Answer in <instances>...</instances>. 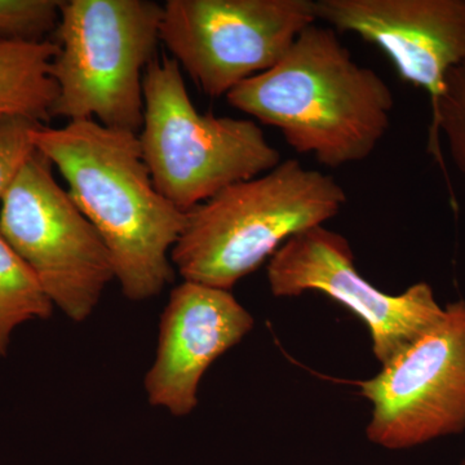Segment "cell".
Wrapping results in <instances>:
<instances>
[{"label":"cell","instance_id":"1","mask_svg":"<svg viewBox=\"0 0 465 465\" xmlns=\"http://www.w3.org/2000/svg\"><path fill=\"white\" fill-rule=\"evenodd\" d=\"M33 140L103 238L125 298L158 296L173 281L171 252L186 213L155 188L139 134L82 119L58 128L43 124Z\"/></svg>","mask_w":465,"mask_h":465},{"label":"cell","instance_id":"2","mask_svg":"<svg viewBox=\"0 0 465 465\" xmlns=\"http://www.w3.org/2000/svg\"><path fill=\"white\" fill-rule=\"evenodd\" d=\"M232 108L272 125L300 154L339 168L371 157L390 131L394 94L360 65L330 26H308L282 60L226 94Z\"/></svg>","mask_w":465,"mask_h":465},{"label":"cell","instance_id":"3","mask_svg":"<svg viewBox=\"0 0 465 465\" xmlns=\"http://www.w3.org/2000/svg\"><path fill=\"white\" fill-rule=\"evenodd\" d=\"M345 203L331 174L287 159L186 213L171 262L183 281L231 291L290 238L323 225Z\"/></svg>","mask_w":465,"mask_h":465},{"label":"cell","instance_id":"4","mask_svg":"<svg viewBox=\"0 0 465 465\" xmlns=\"http://www.w3.org/2000/svg\"><path fill=\"white\" fill-rule=\"evenodd\" d=\"M139 142L155 188L183 213L282 162L252 119L201 114L171 56L155 57L143 76Z\"/></svg>","mask_w":465,"mask_h":465},{"label":"cell","instance_id":"5","mask_svg":"<svg viewBox=\"0 0 465 465\" xmlns=\"http://www.w3.org/2000/svg\"><path fill=\"white\" fill-rule=\"evenodd\" d=\"M163 5L150 0H66L54 33L51 118L92 119L137 134L143 76L157 57Z\"/></svg>","mask_w":465,"mask_h":465},{"label":"cell","instance_id":"6","mask_svg":"<svg viewBox=\"0 0 465 465\" xmlns=\"http://www.w3.org/2000/svg\"><path fill=\"white\" fill-rule=\"evenodd\" d=\"M36 150L0 202V232L74 322L94 313L115 280L103 238Z\"/></svg>","mask_w":465,"mask_h":465},{"label":"cell","instance_id":"7","mask_svg":"<svg viewBox=\"0 0 465 465\" xmlns=\"http://www.w3.org/2000/svg\"><path fill=\"white\" fill-rule=\"evenodd\" d=\"M316 23L314 0H167L161 43L204 94L226 97Z\"/></svg>","mask_w":465,"mask_h":465},{"label":"cell","instance_id":"8","mask_svg":"<svg viewBox=\"0 0 465 465\" xmlns=\"http://www.w3.org/2000/svg\"><path fill=\"white\" fill-rule=\"evenodd\" d=\"M372 406L367 437L402 450L465 430V300L401 351L381 371L361 381Z\"/></svg>","mask_w":465,"mask_h":465},{"label":"cell","instance_id":"9","mask_svg":"<svg viewBox=\"0 0 465 465\" xmlns=\"http://www.w3.org/2000/svg\"><path fill=\"white\" fill-rule=\"evenodd\" d=\"M268 282L277 298L307 291L329 296L365 322L381 366L391 362L443 316L428 283L390 295L358 273L347 238L323 225L293 235L269 259Z\"/></svg>","mask_w":465,"mask_h":465},{"label":"cell","instance_id":"10","mask_svg":"<svg viewBox=\"0 0 465 465\" xmlns=\"http://www.w3.org/2000/svg\"><path fill=\"white\" fill-rule=\"evenodd\" d=\"M317 21L357 34L421 88L433 109L449 73L465 63V0H314Z\"/></svg>","mask_w":465,"mask_h":465},{"label":"cell","instance_id":"11","mask_svg":"<svg viewBox=\"0 0 465 465\" xmlns=\"http://www.w3.org/2000/svg\"><path fill=\"white\" fill-rule=\"evenodd\" d=\"M252 327V316L231 291L188 281L174 287L143 381L150 405L173 416L194 411L204 372Z\"/></svg>","mask_w":465,"mask_h":465},{"label":"cell","instance_id":"12","mask_svg":"<svg viewBox=\"0 0 465 465\" xmlns=\"http://www.w3.org/2000/svg\"><path fill=\"white\" fill-rule=\"evenodd\" d=\"M57 52L54 41L41 45L0 43V115H25L42 124L51 119L57 85L50 69Z\"/></svg>","mask_w":465,"mask_h":465},{"label":"cell","instance_id":"13","mask_svg":"<svg viewBox=\"0 0 465 465\" xmlns=\"http://www.w3.org/2000/svg\"><path fill=\"white\" fill-rule=\"evenodd\" d=\"M54 304L29 266L0 232V358L21 324L47 320Z\"/></svg>","mask_w":465,"mask_h":465},{"label":"cell","instance_id":"14","mask_svg":"<svg viewBox=\"0 0 465 465\" xmlns=\"http://www.w3.org/2000/svg\"><path fill=\"white\" fill-rule=\"evenodd\" d=\"M60 0H0V43L41 45L60 23Z\"/></svg>","mask_w":465,"mask_h":465},{"label":"cell","instance_id":"15","mask_svg":"<svg viewBox=\"0 0 465 465\" xmlns=\"http://www.w3.org/2000/svg\"><path fill=\"white\" fill-rule=\"evenodd\" d=\"M440 133L445 134L450 157L465 176V63L449 73L445 90L433 109L432 142L439 157Z\"/></svg>","mask_w":465,"mask_h":465},{"label":"cell","instance_id":"16","mask_svg":"<svg viewBox=\"0 0 465 465\" xmlns=\"http://www.w3.org/2000/svg\"><path fill=\"white\" fill-rule=\"evenodd\" d=\"M41 125L25 115H0V202L36 152L33 134Z\"/></svg>","mask_w":465,"mask_h":465},{"label":"cell","instance_id":"17","mask_svg":"<svg viewBox=\"0 0 465 465\" xmlns=\"http://www.w3.org/2000/svg\"><path fill=\"white\" fill-rule=\"evenodd\" d=\"M461 465H465V459H464V460H463V463H461Z\"/></svg>","mask_w":465,"mask_h":465}]
</instances>
